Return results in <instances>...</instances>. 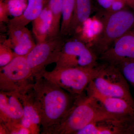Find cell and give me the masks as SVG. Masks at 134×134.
Wrapping results in <instances>:
<instances>
[{
	"mask_svg": "<svg viewBox=\"0 0 134 134\" xmlns=\"http://www.w3.org/2000/svg\"><path fill=\"white\" fill-rule=\"evenodd\" d=\"M1 134H31L30 131L22 124L21 121L0 123Z\"/></svg>",
	"mask_w": 134,
	"mask_h": 134,
	"instance_id": "cell-21",
	"label": "cell"
},
{
	"mask_svg": "<svg viewBox=\"0 0 134 134\" xmlns=\"http://www.w3.org/2000/svg\"><path fill=\"white\" fill-rule=\"evenodd\" d=\"M125 58L134 59V28L115 41L98 59L114 64Z\"/></svg>",
	"mask_w": 134,
	"mask_h": 134,
	"instance_id": "cell-10",
	"label": "cell"
},
{
	"mask_svg": "<svg viewBox=\"0 0 134 134\" xmlns=\"http://www.w3.org/2000/svg\"><path fill=\"white\" fill-rule=\"evenodd\" d=\"M52 22L51 12L46 3L40 14L32 22V31L37 43L48 38Z\"/></svg>",
	"mask_w": 134,
	"mask_h": 134,
	"instance_id": "cell-17",
	"label": "cell"
},
{
	"mask_svg": "<svg viewBox=\"0 0 134 134\" xmlns=\"http://www.w3.org/2000/svg\"><path fill=\"white\" fill-rule=\"evenodd\" d=\"M100 64L92 67L55 68L51 71L46 70L42 77L54 82L73 96H78L97 74Z\"/></svg>",
	"mask_w": 134,
	"mask_h": 134,
	"instance_id": "cell-5",
	"label": "cell"
},
{
	"mask_svg": "<svg viewBox=\"0 0 134 134\" xmlns=\"http://www.w3.org/2000/svg\"><path fill=\"white\" fill-rule=\"evenodd\" d=\"M91 0H75L69 35L76 34L89 19L92 10Z\"/></svg>",
	"mask_w": 134,
	"mask_h": 134,
	"instance_id": "cell-16",
	"label": "cell"
},
{
	"mask_svg": "<svg viewBox=\"0 0 134 134\" xmlns=\"http://www.w3.org/2000/svg\"><path fill=\"white\" fill-rule=\"evenodd\" d=\"M98 57L86 43L77 37L65 41L55 68L97 66Z\"/></svg>",
	"mask_w": 134,
	"mask_h": 134,
	"instance_id": "cell-8",
	"label": "cell"
},
{
	"mask_svg": "<svg viewBox=\"0 0 134 134\" xmlns=\"http://www.w3.org/2000/svg\"><path fill=\"white\" fill-rule=\"evenodd\" d=\"M47 1V0H28L26 7L23 14L9 20L8 26H26L39 16L44 8Z\"/></svg>",
	"mask_w": 134,
	"mask_h": 134,
	"instance_id": "cell-15",
	"label": "cell"
},
{
	"mask_svg": "<svg viewBox=\"0 0 134 134\" xmlns=\"http://www.w3.org/2000/svg\"><path fill=\"white\" fill-rule=\"evenodd\" d=\"M8 38L4 43L16 56H27L36 45L31 32L25 26L8 27Z\"/></svg>",
	"mask_w": 134,
	"mask_h": 134,
	"instance_id": "cell-12",
	"label": "cell"
},
{
	"mask_svg": "<svg viewBox=\"0 0 134 134\" xmlns=\"http://www.w3.org/2000/svg\"><path fill=\"white\" fill-rule=\"evenodd\" d=\"M23 115V106L15 93L0 91V123L21 121Z\"/></svg>",
	"mask_w": 134,
	"mask_h": 134,
	"instance_id": "cell-13",
	"label": "cell"
},
{
	"mask_svg": "<svg viewBox=\"0 0 134 134\" xmlns=\"http://www.w3.org/2000/svg\"><path fill=\"white\" fill-rule=\"evenodd\" d=\"M131 118L111 117L97 120L90 123L75 134H127Z\"/></svg>",
	"mask_w": 134,
	"mask_h": 134,
	"instance_id": "cell-11",
	"label": "cell"
},
{
	"mask_svg": "<svg viewBox=\"0 0 134 134\" xmlns=\"http://www.w3.org/2000/svg\"><path fill=\"white\" fill-rule=\"evenodd\" d=\"M92 82L96 90L103 95L123 99L134 106L127 81L115 65L102 62Z\"/></svg>",
	"mask_w": 134,
	"mask_h": 134,
	"instance_id": "cell-6",
	"label": "cell"
},
{
	"mask_svg": "<svg viewBox=\"0 0 134 134\" xmlns=\"http://www.w3.org/2000/svg\"><path fill=\"white\" fill-rule=\"evenodd\" d=\"M75 1L63 0L62 18L60 29V34L62 36L69 35L74 11Z\"/></svg>",
	"mask_w": 134,
	"mask_h": 134,
	"instance_id": "cell-19",
	"label": "cell"
},
{
	"mask_svg": "<svg viewBox=\"0 0 134 134\" xmlns=\"http://www.w3.org/2000/svg\"><path fill=\"white\" fill-rule=\"evenodd\" d=\"M113 65L118 67L127 81L134 88V59L125 58Z\"/></svg>",
	"mask_w": 134,
	"mask_h": 134,
	"instance_id": "cell-20",
	"label": "cell"
},
{
	"mask_svg": "<svg viewBox=\"0 0 134 134\" xmlns=\"http://www.w3.org/2000/svg\"><path fill=\"white\" fill-rule=\"evenodd\" d=\"M9 15L8 5L7 0H0V21L8 23Z\"/></svg>",
	"mask_w": 134,
	"mask_h": 134,
	"instance_id": "cell-23",
	"label": "cell"
},
{
	"mask_svg": "<svg viewBox=\"0 0 134 134\" xmlns=\"http://www.w3.org/2000/svg\"><path fill=\"white\" fill-rule=\"evenodd\" d=\"M62 2L63 0H47V5L50 9L52 17L48 37H57L60 35V23L62 18Z\"/></svg>",
	"mask_w": 134,
	"mask_h": 134,
	"instance_id": "cell-18",
	"label": "cell"
},
{
	"mask_svg": "<svg viewBox=\"0 0 134 134\" xmlns=\"http://www.w3.org/2000/svg\"><path fill=\"white\" fill-rule=\"evenodd\" d=\"M35 82L26 56H15L0 68L1 91L24 94L33 89Z\"/></svg>",
	"mask_w": 134,
	"mask_h": 134,
	"instance_id": "cell-4",
	"label": "cell"
},
{
	"mask_svg": "<svg viewBox=\"0 0 134 134\" xmlns=\"http://www.w3.org/2000/svg\"><path fill=\"white\" fill-rule=\"evenodd\" d=\"M34 104L41 121L42 134H55L77 97L54 82L40 77L33 86Z\"/></svg>",
	"mask_w": 134,
	"mask_h": 134,
	"instance_id": "cell-1",
	"label": "cell"
},
{
	"mask_svg": "<svg viewBox=\"0 0 134 134\" xmlns=\"http://www.w3.org/2000/svg\"><path fill=\"white\" fill-rule=\"evenodd\" d=\"M15 93L21 102L23 109L22 124L30 130L31 134H39L41 121L34 105L33 89L24 94Z\"/></svg>",
	"mask_w": 134,
	"mask_h": 134,
	"instance_id": "cell-14",
	"label": "cell"
},
{
	"mask_svg": "<svg viewBox=\"0 0 134 134\" xmlns=\"http://www.w3.org/2000/svg\"><path fill=\"white\" fill-rule=\"evenodd\" d=\"M128 7L134 10V0H124Z\"/></svg>",
	"mask_w": 134,
	"mask_h": 134,
	"instance_id": "cell-27",
	"label": "cell"
},
{
	"mask_svg": "<svg viewBox=\"0 0 134 134\" xmlns=\"http://www.w3.org/2000/svg\"><path fill=\"white\" fill-rule=\"evenodd\" d=\"M14 53L5 43L0 44V68L9 63L15 57Z\"/></svg>",
	"mask_w": 134,
	"mask_h": 134,
	"instance_id": "cell-22",
	"label": "cell"
},
{
	"mask_svg": "<svg viewBox=\"0 0 134 134\" xmlns=\"http://www.w3.org/2000/svg\"><path fill=\"white\" fill-rule=\"evenodd\" d=\"M100 6L104 8L105 10H107L111 7L113 0H97Z\"/></svg>",
	"mask_w": 134,
	"mask_h": 134,
	"instance_id": "cell-25",
	"label": "cell"
},
{
	"mask_svg": "<svg viewBox=\"0 0 134 134\" xmlns=\"http://www.w3.org/2000/svg\"><path fill=\"white\" fill-rule=\"evenodd\" d=\"M100 32L89 45L99 57L117 40L134 28V10L128 7L117 12L104 13Z\"/></svg>",
	"mask_w": 134,
	"mask_h": 134,
	"instance_id": "cell-2",
	"label": "cell"
},
{
	"mask_svg": "<svg viewBox=\"0 0 134 134\" xmlns=\"http://www.w3.org/2000/svg\"><path fill=\"white\" fill-rule=\"evenodd\" d=\"M127 134H134V115L130 120Z\"/></svg>",
	"mask_w": 134,
	"mask_h": 134,
	"instance_id": "cell-26",
	"label": "cell"
},
{
	"mask_svg": "<svg viewBox=\"0 0 134 134\" xmlns=\"http://www.w3.org/2000/svg\"><path fill=\"white\" fill-rule=\"evenodd\" d=\"M127 7L124 0H113L110 7L104 13H111L119 11Z\"/></svg>",
	"mask_w": 134,
	"mask_h": 134,
	"instance_id": "cell-24",
	"label": "cell"
},
{
	"mask_svg": "<svg viewBox=\"0 0 134 134\" xmlns=\"http://www.w3.org/2000/svg\"><path fill=\"white\" fill-rule=\"evenodd\" d=\"M60 35L38 42L26 56L35 80L42 77L46 68L58 61L65 41Z\"/></svg>",
	"mask_w": 134,
	"mask_h": 134,
	"instance_id": "cell-7",
	"label": "cell"
},
{
	"mask_svg": "<svg viewBox=\"0 0 134 134\" xmlns=\"http://www.w3.org/2000/svg\"><path fill=\"white\" fill-rule=\"evenodd\" d=\"M111 117L123 118L108 113L96 99L84 92L77 97L55 134H75L93 121Z\"/></svg>",
	"mask_w": 134,
	"mask_h": 134,
	"instance_id": "cell-3",
	"label": "cell"
},
{
	"mask_svg": "<svg viewBox=\"0 0 134 134\" xmlns=\"http://www.w3.org/2000/svg\"><path fill=\"white\" fill-rule=\"evenodd\" d=\"M85 91L88 96L96 99L108 113L123 118L130 119L134 115V106L123 99L103 95L98 91L91 82Z\"/></svg>",
	"mask_w": 134,
	"mask_h": 134,
	"instance_id": "cell-9",
	"label": "cell"
}]
</instances>
